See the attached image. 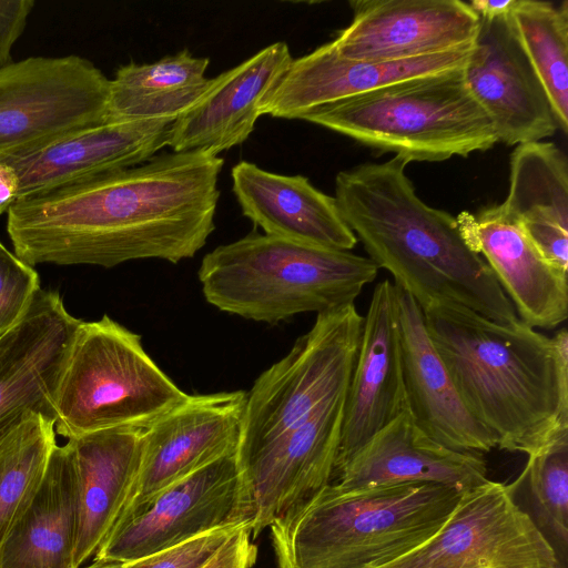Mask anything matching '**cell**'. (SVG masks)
<instances>
[{"label":"cell","mask_w":568,"mask_h":568,"mask_svg":"<svg viewBox=\"0 0 568 568\" xmlns=\"http://www.w3.org/2000/svg\"><path fill=\"white\" fill-rule=\"evenodd\" d=\"M223 164L206 150L172 151L19 199L7 212L13 253L32 266L191 258L215 229Z\"/></svg>","instance_id":"1"},{"label":"cell","mask_w":568,"mask_h":568,"mask_svg":"<svg viewBox=\"0 0 568 568\" xmlns=\"http://www.w3.org/2000/svg\"><path fill=\"white\" fill-rule=\"evenodd\" d=\"M409 162L394 155L335 178L339 213L368 258L425 308L454 303L504 325L519 322L484 258L465 240L457 219L416 194Z\"/></svg>","instance_id":"2"},{"label":"cell","mask_w":568,"mask_h":568,"mask_svg":"<svg viewBox=\"0 0 568 568\" xmlns=\"http://www.w3.org/2000/svg\"><path fill=\"white\" fill-rule=\"evenodd\" d=\"M423 310L428 335L468 410L497 448L538 453L568 430V333L549 337L454 303Z\"/></svg>","instance_id":"3"},{"label":"cell","mask_w":568,"mask_h":568,"mask_svg":"<svg viewBox=\"0 0 568 568\" xmlns=\"http://www.w3.org/2000/svg\"><path fill=\"white\" fill-rule=\"evenodd\" d=\"M460 496L429 483H331L268 527L277 568H373L392 561L432 537Z\"/></svg>","instance_id":"4"},{"label":"cell","mask_w":568,"mask_h":568,"mask_svg":"<svg viewBox=\"0 0 568 568\" xmlns=\"http://www.w3.org/2000/svg\"><path fill=\"white\" fill-rule=\"evenodd\" d=\"M377 272L372 260L349 251L254 230L205 254L197 275L206 302L220 311L276 324L354 303Z\"/></svg>","instance_id":"5"},{"label":"cell","mask_w":568,"mask_h":568,"mask_svg":"<svg viewBox=\"0 0 568 568\" xmlns=\"http://www.w3.org/2000/svg\"><path fill=\"white\" fill-rule=\"evenodd\" d=\"M463 69L393 82L311 109L297 119L408 162L468 156L491 149L498 138Z\"/></svg>","instance_id":"6"},{"label":"cell","mask_w":568,"mask_h":568,"mask_svg":"<svg viewBox=\"0 0 568 568\" xmlns=\"http://www.w3.org/2000/svg\"><path fill=\"white\" fill-rule=\"evenodd\" d=\"M187 396L145 352L141 335L103 315L78 328L54 430L69 440L111 428L144 429Z\"/></svg>","instance_id":"7"},{"label":"cell","mask_w":568,"mask_h":568,"mask_svg":"<svg viewBox=\"0 0 568 568\" xmlns=\"http://www.w3.org/2000/svg\"><path fill=\"white\" fill-rule=\"evenodd\" d=\"M355 304L316 314L312 328L246 392L240 463L348 386L362 335Z\"/></svg>","instance_id":"8"},{"label":"cell","mask_w":568,"mask_h":568,"mask_svg":"<svg viewBox=\"0 0 568 568\" xmlns=\"http://www.w3.org/2000/svg\"><path fill=\"white\" fill-rule=\"evenodd\" d=\"M254 516L235 452L128 508L93 559L133 561L207 531L252 526Z\"/></svg>","instance_id":"9"},{"label":"cell","mask_w":568,"mask_h":568,"mask_svg":"<svg viewBox=\"0 0 568 568\" xmlns=\"http://www.w3.org/2000/svg\"><path fill=\"white\" fill-rule=\"evenodd\" d=\"M110 79L75 54L0 68V159L106 121Z\"/></svg>","instance_id":"10"},{"label":"cell","mask_w":568,"mask_h":568,"mask_svg":"<svg viewBox=\"0 0 568 568\" xmlns=\"http://www.w3.org/2000/svg\"><path fill=\"white\" fill-rule=\"evenodd\" d=\"M557 556L508 484L488 480L460 496L418 547L373 568H557Z\"/></svg>","instance_id":"11"},{"label":"cell","mask_w":568,"mask_h":568,"mask_svg":"<svg viewBox=\"0 0 568 568\" xmlns=\"http://www.w3.org/2000/svg\"><path fill=\"white\" fill-rule=\"evenodd\" d=\"M81 320L41 288L0 336V437L33 415L54 423L57 397Z\"/></svg>","instance_id":"12"},{"label":"cell","mask_w":568,"mask_h":568,"mask_svg":"<svg viewBox=\"0 0 568 568\" xmlns=\"http://www.w3.org/2000/svg\"><path fill=\"white\" fill-rule=\"evenodd\" d=\"M351 23L332 40L339 55L392 62L475 43L480 18L460 0H353Z\"/></svg>","instance_id":"13"},{"label":"cell","mask_w":568,"mask_h":568,"mask_svg":"<svg viewBox=\"0 0 568 568\" xmlns=\"http://www.w3.org/2000/svg\"><path fill=\"white\" fill-rule=\"evenodd\" d=\"M245 404L244 390L189 394L185 400L142 429L141 467L128 508L203 466L239 452Z\"/></svg>","instance_id":"14"},{"label":"cell","mask_w":568,"mask_h":568,"mask_svg":"<svg viewBox=\"0 0 568 568\" xmlns=\"http://www.w3.org/2000/svg\"><path fill=\"white\" fill-rule=\"evenodd\" d=\"M346 390L241 463L255 510L253 539L288 509L332 483Z\"/></svg>","instance_id":"15"},{"label":"cell","mask_w":568,"mask_h":568,"mask_svg":"<svg viewBox=\"0 0 568 568\" xmlns=\"http://www.w3.org/2000/svg\"><path fill=\"white\" fill-rule=\"evenodd\" d=\"M466 83L490 118L498 142L542 141L559 130L546 90L514 30L510 16L486 20L464 67Z\"/></svg>","instance_id":"16"},{"label":"cell","mask_w":568,"mask_h":568,"mask_svg":"<svg viewBox=\"0 0 568 568\" xmlns=\"http://www.w3.org/2000/svg\"><path fill=\"white\" fill-rule=\"evenodd\" d=\"M406 409L395 286L374 287L346 390L334 475ZM333 475V477H334Z\"/></svg>","instance_id":"17"},{"label":"cell","mask_w":568,"mask_h":568,"mask_svg":"<svg viewBox=\"0 0 568 568\" xmlns=\"http://www.w3.org/2000/svg\"><path fill=\"white\" fill-rule=\"evenodd\" d=\"M173 121L156 118L104 122L0 160L16 170L19 199H23L145 162L168 146Z\"/></svg>","instance_id":"18"},{"label":"cell","mask_w":568,"mask_h":568,"mask_svg":"<svg viewBox=\"0 0 568 568\" xmlns=\"http://www.w3.org/2000/svg\"><path fill=\"white\" fill-rule=\"evenodd\" d=\"M474 252L491 270L518 318L551 329L568 317L567 274L550 264L503 204L456 217Z\"/></svg>","instance_id":"19"},{"label":"cell","mask_w":568,"mask_h":568,"mask_svg":"<svg viewBox=\"0 0 568 568\" xmlns=\"http://www.w3.org/2000/svg\"><path fill=\"white\" fill-rule=\"evenodd\" d=\"M395 291L406 408L413 422L453 450L483 455L497 448L495 436L462 400L428 335L422 307L403 290Z\"/></svg>","instance_id":"20"},{"label":"cell","mask_w":568,"mask_h":568,"mask_svg":"<svg viewBox=\"0 0 568 568\" xmlns=\"http://www.w3.org/2000/svg\"><path fill=\"white\" fill-rule=\"evenodd\" d=\"M473 45L392 62L349 60L332 41L293 59L261 103V115L297 119L300 114L405 79L464 68Z\"/></svg>","instance_id":"21"},{"label":"cell","mask_w":568,"mask_h":568,"mask_svg":"<svg viewBox=\"0 0 568 568\" xmlns=\"http://www.w3.org/2000/svg\"><path fill=\"white\" fill-rule=\"evenodd\" d=\"M292 60L288 45L278 41L212 78L203 95L172 122L168 146L173 152L206 150L219 155L245 142L261 116L263 99Z\"/></svg>","instance_id":"22"},{"label":"cell","mask_w":568,"mask_h":568,"mask_svg":"<svg viewBox=\"0 0 568 568\" xmlns=\"http://www.w3.org/2000/svg\"><path fill=\"white\" fill-rule=\"evenodd\" d=\"M488 480L481 454L453 450L434 442L406 408L335 473L332 484L359 488L429 483L463 495Z\"/></svg>","instance_id":"23"},{"label":"cell","mask_w":568,"mask_h":568,"mask_svg":"<svg viewBox=\"0 0 568 568\" xmlns=\"http://www.w3.org/2000/svg\"><path fill=\"white\" fill-rule=\"evenodd\" d=\"M77 471L75 568L93 560L125 513L142 459V429L119 427L68 440Z\"/></svg>","instance_id":"24"},{"label":"cell","mask_w":568,"mask_h":568,"mask_svg":"<svg viewBox=\"0 0 568 568\" xmlns=\"http://www.w3.org/2000/svg\"><path fill=\"white\" fill-rule=\"evenodd\" d=\"M231 178L242 214L264 234L341 251L356 245L335 197L316 189L307 178L277 174L248 161L235 164Z\"/></svg>","instance_id":"25"},{"label":"cell","mask_w":568,"mask_h":568,"mask_svg":"<svg viewBox=\"0 0 568 568\" xmlns=\"http://www.w3.org/2000/svg\"><path fill=\"white\" fill-rule=\"evenodd\" d=\"M77 471L69 442L55 445L33 498L0 545V568H75Z\"/></svg>","instance_id":"26"},{"label":"cell","mask_w":568,"mask_h":568,"mask_svg":"<svg viewBox=\"0 0 568 568\" xmlns=\"http://www.w3.org/2000/svg\"><path fill=\"white\" fill-rule=\"evenodd\" d=\"M501 203L556 268L568 271V160L552 142L516 145Z\"/></svg>","instance_id":"27"},{"label":"cell","mask_w":568,"mask_h":568,"mask_svg":"<svg viewBox=\"0 0 568 568\" xmlns=\"http://www.w3.org/2000/svg\"><path fill=\"white\" fill-rule=\"evenodd\" d=\"M207 58L184 49L152 63L130 62L110 80L105 122L176 119L209 89Z\"/></svg>","instance_id":"28"},{"label":"cell","mask_w":568,"mask_h":568,"mask_svg":"<svg viewBox=\"0 0 568 568\" xmlns=\"http://www.w3.org/2000/svg\"><path fill=\"white\" fill-rule=\"evenodd\" d=\"M516 36L541 81L559 130L568 132V1L517 0Z\"/></svg>","instance_id":"29"},{"label":"cell","mask_w":568,"mask_h":568,"mask_svg":"<svg viewBox=\"0 0 568 568\" xmlns=\"http://www.w3.org/2000/svg\"><path fill=\"white\" fill-rule=\"evenodd\" d=\"M517 505L554 548L558 566L568 558V430L529 455L515 481L508 484Z\"/></svg>","instance_id":"30"},{"label":"cell","mask_w":568,"mask_h":568,"mask_svg":"<svg viewBox=\"0 0 568 568\" xmlns=\"http://www.w3.org/2000/svg\"><path fill=\"white\" fill-rule=\"evenodd\" d=\"M55 436L53 420L33 415L0 437V545L38 490Z\"/></svg>","instance_id":"31"},{"label":"cell","mask_w":568,"mask_h":568,"mask_svg":"<svg viewBox=\"0 0 568 568\" xmlns=\"http://www.w3.org/2000/svg\"><path fill=\"white\" fill-rule=\"evenodd\" d=\"M40 290L34 267L0 242V336L22 318Z\"/></svg>","instance_id":"32"},{"label":"cell","mask_w":568,"mask_h":568,"mask_svg":"<svg viewBox=\"0 0 568 568\" xmlns=\"http://www.w3.org/2000/svg\"><path fill=\"white\" fill-rule=\"evenodd\" d=\"M240 526L201 534L146 557L123 562V568H204Z\"/></svg>","instance_id":"33"},{"label":"cell","mask_w":568,"mask_h":568,"mask_svg":"<svg viewBox=\"0 0 568 568\" xmlns=\"http://www.w3.org/2000/svg\"><path fill=\"white\" fill-rule=\"evenodd\" d=\"M33 0H0V68L12 62L11 50L26 29Z\"/></svg>","instance_id":"34"},{"label":"cell","mask_w":568,"mask_h":568,"mask_svg":"<svg viewBox=\"0 0 568 568\" xmlns=\"http://www.w3.org/2000/svg\"><path fill=\"white\" fill-rule=\"evenodd\" d=\"M257 558L250 525L240 526L204 568H252Z\"/></svg>","instance_id":"35"},{"label":"cell","mask_w":568,"mask_h":568,"mask_svg":"<svg viewBox=\"0 0 568 568\" xmlns=\"http://www.w3.org/2000/svg\"><path fill=\"white\" fill-rule=\"evenodd\" d=\"M19 176L11 164L0 160V215L7 214L19 199Z\"/></svg>","instance_id":"36"},{"label":"cell","mask_w":568,"mask_h":568,"mask_svg":"<svg viewBox=\"0 0 568 568\" xmlns=\"http://www.w3.org/2000/svg\"><path fill=\"white\" fill-rule=\"evenodd\" d=\"M517 0H473L469 6L481 19L494 20L510 16Z\"/></svg>","instance_id":"37"},{"label":"cell","mask_w":568,"mask_h":568,"mask_svg":"<svg viewBox=\"0 0 568 568\" xmlns=\"http://www.w3.org/2000/svg\"><path fill=\"white\" fill-rule=\"evenodd\" d=\"M83 568H123V562L104 559H93L89 566H85Z\"/></svg>","instance_id":"38"}]
</instances>
